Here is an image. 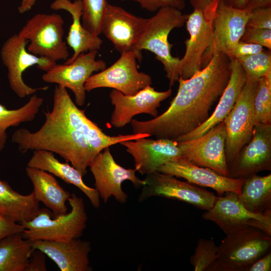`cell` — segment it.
<instances>
[{
    "instance_id": "cell-5",
    "label": "cell",
    "mask_w": 271,
    "mask_h": 271,
    "mask_svg": "<svg viewBox=\"0 0 271 271\" xmlns=\"http://www.w3.org/2000/svg\"><path fill=\"white\" fill-rule=\"evenodd\" d=\"M68 202L71 210L64 214L54 216L48 208L40 209L33 219L21 223L24 227L22 236L30 241H64L79 238L87 221L84 200L73 193Z\"/></svg>"
},
{
    "instance_id": "cell-40",
    "label": "cell",
    "mask_w": 271,
    "mask_h": 271,
    "mask_svg": "<svg viewBox=\"0 0 271 271\" xmlns=\"http://www.w3.org/2000/svg\"><path fill=\"white\" fill-rule=\"evenodd\" d=\"M46 254L38 249L33 251L25 271H46Z\"/></svg>"
},
{
    "instance_id": "cell-25",
    "label": "cell",
    "mask_w": 271,
    "mask_h": 271,
    "mask_svg": "<svg viewBox=\"0 0 271 271\" xmlns=\"http://www.w3.org/2000/svg\"><path fill=\"white\" fill-rule=\"evenodd\" d=\"M27 166L46 171L65 183L75 186L86 196L95 208L99 207L100 198L95 188L87 186L78 170L67 162H60L53 153L46 150L33 151Z\"/></svg>"
},
{
    "instance_id": "cell-38",
    "label": "cell",
    "mask_w": 271,
    "mask_h": 271,
    "mask_svg": "<svg viewBox=\"0 0 271 271\" xmlns=\"http://www.w3.org/2000/svg\"><path fill=\"white\" fill-rule=\"evenodd\" d=\"M263 50V47L259 45L240 41L228 56L231 59H237L259 53Z\"/></svg>"
},
{
    "instance_id": "cell-42",
    "label": "cell",
    "mask_w": 271,
    "mask_h": 271,
    "mask_svg": "<svg viewBox=\"0 0 271 271\" xmlns=\"http://www.w3.org/2000/svg\"><path fill=\"white\" fill-rule=\"evenodd\" d=\"M271 7V0H249L244 9L251 11L254 9Z\"/></svg>"
},
{
    "instance_id": "cell-17",
    "label": "cell",
    "mask_w": 271,
    "mask_h": 271,
    "mask_svg": "<svg viewBox=\"0 0 271 271\" xmlns=\"http://www.w3.org/2000/svg\"><path fill=\"white\" fill-rule=\"evenodd\" d=\"M250 12L246 9L233 8L219 1L213 20L212 42L203 57L202 68L216 52L229 56L240 40Z\"/></svg>"
},
{
    "instance_id": "cell-23",
    "label": "cell",
    "mask_w": 271,
    "mask_h": 271,
    "mask_svg": "<svg viewBox=\"0 0 271 271\" xmlns=\"http://www.w3.org/2000/svg\"><path fill=\"white\" fill-rule=\"evenodd\" d=\"M246 81L245 72L236 59H231V74L217 106L208 119L190 132L178 138L180 142L199 137L223 121L233 108Z\"/></svg>"
},
{
    "instance_id": "cell-14",
    "label": "cell",
    "mask_w": 271,
    "mask_h": 271,
    "mask_svg": "<svg viewBox=\"0 0 271 271\" xmlns=\"http://www.w3.org/2000/svg\"><path fill=\"white\" fill-rule=\"evenodd\" d=\"M202 217L214 222L226 234L243 227H252L271 235V213L257 214L246 209L237 194L227 192L218 196L213 206Z\"/></svg>"
},
{
    "instance_id": "cell-20",
    "label": "cell",
    "mask_w": 271,
    "mask_h": 271,
    "mask_svg": "<svg viewBox=\"0 0 271 271\" xmlns=\"http://www.w3.org/2000/svg\"><path fill=\"white\" fill-rule=\"evenodd\" d=\"M121 142L127 153L134 160V169L142 175L157 171L165 163L182 158L181 150L176 141L167 139H148Z\"/></svg>"
},
{
    "instance_id": "cell-15",
    "label": "cell",
    "mask_w": 271,
    "mask_h": 271,
    "mask_svg": "<svg viewBox=\"0 0 271 271\" xmlns=\"http://www.w3.org/2000/svg\"><path fill=\"white\" fill-rule=\"evenodd\" d=\"M97 54V50L89 51L80 54L69 64H56L43 75L42 80L69 89L75 96L76 104L82 106L86 99V81L94 72L106 67L105 61L96 60Z\"/></svg>"
},
{
    "instance_id": "cell-41",
    "label": "cell",
    "mask_w": 271,
    "mask_h": 271,
    "mask_svg": "<svg viewBox=\"0 0 271 271\" xmlns=\"http://www.w3.org/2000/svg\"><path fill=\"white\" fill-rule=\"evenodd\" d=\"M271 251L269 250L260 257L248 268L247 271H270Z\"/></svg>"
},
{
    "instance_id": "cell-11",
    "label": "cell",
    "mask_w": 271,
    "mask_h": 271,
    "mask_svg": "<svg viewBox=\"0 0 271 271\" xmlns=\"http://www.w3.org/2000/svg\"><path fill=\"white\" fill-rule=\"evenodd\" d=\"M138 201L157 196L176 199L205 211L210 209L217 197L213 193L174 176L154 172L146 175Z\"/></svg>"
},
{
    "instance_id": "cell-30",
    "label": "cell",
    "mask_w": 271,
    "mask_h": 271,
    "mask_svg": "<svg viewBox=\"0 0 271 271\" xmlns=\"http://www.w3.org/2000/svg\"><path fill=\"white\" fill-rule=\"evenodd\" d=\"M43 102L42 97L33 94L27 102L17 109H9L0 104V152L7 141V129L34 120Z\"/></svg>"
},
{
    "instance_id": "cell-18",
    "label": "cell",
    "mask_w": 271,
    "mask_h": 271,
    "mask_svg": "<svg viewBox=\"0 0 271 271\" xmlns=\"http://www.w3.org/2000/svg\"><path fill=\"white\" fill-rule=\"evenodd\" d=\"M172 93L171 88L165 91H158L148 85L132 95H125L112 89L109 93L114 109L111 115L110 124L116 128H122L129 123L137 114L146 113L155 117L158 115V108L163 101Z\"/></svg>"
},
{
    "instance_id": "cell-31",
    "label": "cell",
    "mask_w": 271,
    "mask_h": 271,
    "mask_svg": "<svg viewBox=\"0 0 271 271\" xmlns=\"http://www.w3.org/2000/svg\"><path fill=\"white\" fill-rule=\"evenodd\" d=\"M253 115L255 124H271V72L258 80Z\"/></svg>"
},
{
    "instance_id": "cell-32",
    "label": "cell",
    "mask_w": 271,
    "mask_h": 271,
    "mask_svg": "<svg viewBox=\"0 0 271 271\" xmlns=\"http://www.w3.org/2000/svg\"><path fill=\"white\" fill-rule=\"evenodd\" d=\"M242 67L247 79L258 80L271 72L270 50L236 59Z\"/></svg>"
},
{
    "instance_id": "cell-33",
    "label": "cell",
    "mask_w": 271,
    "mask_h": 271,
    "mask_svg": "<svg viewBox=\"0 0 271 271\" xmlns=\"http://www.w3.org/2000/svg\"><path fill=\"white\" fill-rule=\"evenodd\" d=\"M82 24L91 33L99 36L102 18L107 3L106 0H81Z\"/></svg>"
},
{
    "instance_id": "cell-3",
    "label": "cell",
    "mask_w": 271,
    "mask_h": 271,
    "mask_svg": "<svg viewBox=\"0 0 271 271\" xmlns=\"http://www.w3.org/2000/svg\"><path fill=\"white\" fill-rule=\"evenodd\" d=\"M187 18L188 15L173 7L160 9L154 16L148 18L144 31L132 50L139 61L142 59L143 50L154 53L155 58L163 65L170 87L180 76V59L172 55L173 45L169 43L168 37L173 29L183 27Z\"/></svg>"
},
{
    "instance_id": "cell-36",
    "label": "cell",
    "mask_w": 271,
    "mask_h": 271,
    "mask_svg": "<svg viewBox=\"0 0 271 271\" xmlns=\"http://www.w3.org/2000/svg\"><path fill=\"white\" fill-rule=\"evenodd\" d=\"M246 27L271 30V7L250 11Z\"/></svg>"
},
{
    "instance_id": "cell-29",
    "label": "cell",
    "mask_w": 271,
    "mask_h": 271,
    "mask_svg": "<svg viewBox=\"0 0 271 271\" xmlns=\"http://www.w3.org/2000/svg\"><path fill=\"white\" fill-rule=\"evenodd\" d=\"M34 250L31 241L21 233L0 239V271H25Z\"/></svg>"
},
{
    "instance_id": "cell-26",
    "label": "cell",
    "mask_w": 271,
    "mask_h": 271,
    "mask_svg": "<svg viewBox=\"0 0 271 271\" xmlns=\"http://www.w3.org/2000/svg\"><path fill=\"white\" fill-rule=\"evenodd\" d=\"M25 170L33 184L36 199L51 210L54 216L67 213L66 202L71 194L62 187L52 174L28 166Z\"/></svg>"
},
{
    "instance_id": "cell-2",
    "label": "cell",
    "mask_w": 271,
    "mask_h": 271,
    "mask_svg": "<svg viewBox=\"0 0 271 271\" xmlns=\"http://www.w3.org/2000/svg\"><path fill=\"white\" fill-rule=\"evenodd\" d=\"M43 112L45 120L38 130L19 128L13 133L12 141L22 153L35 150L56 153L85 176L97 154L81 127L84 111L77 107L65 88L57 85L51 111Z\"/></svg>"
},
{
    "instance_id": "cell-12",
    "label": "cell",
    "mask_w": 271,
    "mask_h": 271,
    "mask_svg": "<svg viewBox=\"0 0 271 271\" xmlns=\"http://www.w3.org/2000/svg\"><path fill=\"white\" fill-rule=\"evenodd\" d=\"M225 140V125L222 121L199 137L177 142L182 158L227 176Z\"/></svg>"
},
{
    "instance_id": "cell-7",
    "label": "cell",
    "mask_w": 271,
    "mask_h": 271,
    "mask_svg": "<svg viewBox=\"0 0 271 271\" xmlns=\"http://www.w3.org/2000/svg\"><path fill=\"white\" fill-rule=\"evenodd\" d=\"M219 2L212 3L204 10L194 9L188 15L185 24L189 38L185 42V53L180 62V76L183 79L202 68L203 57L212 42L213 20Z\"/></svg>"
},
{
    "instance_id": "cell-13",
    "label": "cell",
    "mask_w": 271,
    "mask_h": 271,
    "mask_svg": "<svg viewBox=\"0 0 271 271\" xmlns=\"http://www.w3.org/2000/svg\"><path fill=\"white\" fill-rule=\"evenodd\" d=\"M89 168L94 179L95 189L105 203L111 196L121 204L127 201L128 196L121 188L125 181H130L136 187L145 184L144 180L137 177L134 169H126L115 161L109 147L97 154Z\"/></svg>"
},
{
    "instance_id": "cell-1",
    "label": "cell",
    "mask_w": 271,
    "mask_h": 271,
    "mask_svg": "<svg viewBox=\"0 0 271 271\" xmlns=\"http://www.w3.org/2000/svg\"><path fill=\"white\" fill-rule=\"evenodd\" d=\"M231 59L222 52L213 54L207 64L192 76L178 80L176 95L168 108L152 119L130 121L133 133L176 141L195 130L210 116L231 74Z\"/></svg>"
},
{
    "instance_id": "cell-39",
    "label": "cell",
    "mask_w": 271,
    "mask_h": 271,
    "mask_svg": "<svg viewBox=\"0 0 271 271\" xmlns=\"http://www.w3.org/2000/svg\"><path fill=\"white\" fill-rule=\"evenodd\" d=\"M24 226L0 213V239L13 233H22Z\"/></svg>"
},
{
    "instance_id": "cell-37",
    "label": "cell",
    "mask_w": 271,
    "mask_h": 271,
    "mask_svg": "<svg viewBox=\"0 0 271 271\" xmlns=\"http://www.w3.org/2000/svg\"><path fill=\"white\" fill-rule=\"evenodd\" d=\"M125 1V0H122ZM140 4L141 7L150 12H155L160 9L171 7L180 10L185 7L184 0H132Z\"/></svg>"
},
{
    "instance_id": "cell-21",
    "label": "cell",
    "mask_w": 271,
    "mask_h": 271,
    "mask_svg": "<svg viewBox=\"0 0 271 271\" xmlns=\"http://www.w3.org/2000/svg\"><path fill=\"white\" fill-rule=\"evenodd\" d=\"M157 171L184 178L193 184L213 189L219 196L227 192L239 195L244 180L221 175L209 168L197 166L182 158L165 163Z\"/></svg>"
},
{
    "instance_id": "cell-9",
    "label": "cell",
    "mask_w": 271,
    "mask_h": 271,
    "mask_svg": "<svg viewBox=\"0 0 271 271\" xmlns=\"http://www.w3.org/2000/svg\"><path fill=\"white\" fill-rule=\"evenodd\" d=\"M29 41L16 34L4 43L1 51L3 64L8 69V78L11 88L20 98H24L35 93L38 90H46L48 86L33 88L24 81L23 74L34 65L41 70H49L56 62L44 57L35 55L27 48Z\"/></svg>"
},
{
    "instance_id": "cell-44",
    "label": "cell",
    "mask_w": 271,
    "mask_h": 271,
    "mask_svg": "<svg viewBox=\"0 0 271 271\" xmlns=\"http://www.w3.org/2000/svg\"><path fill=\"white\" fill-rule=\"evenodd\" d=\"M37 0H22L18 10L20 14L30 11L35 5Z\"/></svg>"
},
{
    "instance_id": "cell-24",
    "label": "cell",
    "mask_w": 271,
    "mask_h": 271,
    "mask_svg": "<svg viewBox=\"0 0 271 271\" xmlns=\"http://www.w3.org/2000/svg\"><path fill=\"white\" fill-rule=\"evenodd\" d=\"M54 10H65L71 15L72 23L70 26L66 43L73 51V54L68 58L65 64L72 62L81 53L89 51H98L102 44L99 36L86 30L80 20L82 16V3L81 0H54L50 5Z\"/></svg>"
},
{
    "instance_id": "cell-22",
    "label": "cell",
    "mask_w": 271,
    "mask_h": 271,
    "mask_svg": "<svg viewBox=\"0 0 271 271\" xmlns=\"http://www.w3.org/2000/svg\"><path fill=\"white\" fill-rule=\"evenodd\" d=\"M34 249L44 252L61 271H91L89 254L90 242L78 238L58 241L45 240L31 241Z\"/></svg>"
},
{
    "instance_id": "cell-6",
    "label": "cell",
    "mask_w": 271,
    "mask_h": 271,
    "mask_svg": "<svg viewBox=\"0 0 271 271\" xmlns=\"http://www.w3.org/2000/svg\"><path fill=\"white\" fill-rule=\"evenodd\" d=\"M64 21L58 14H37L29 19L18 34L28 40L31 53L55 62L68 59L69 54L63 37Z\"/></svg>"
},
{
    "instance_id": "cell-34",
    "label": "cell",
    "mask_w": 271,
    "mask_h": 271,
    "mask_svg": "<svg viewBox=\"0 0 271 271\" xmlns=\"http://www.w3.org/2000/svg\"><path fill=\"white\" fill-rule=\"evenodd\" d=\"M218 246L212 239L200 238L197 241L194 253L190 257V263L195 271H206L216 260Z\"/></svg>"
},
{
    "instance_id": "cell-10",
    "label": "cell",
    "mask_w": 271,
    "mask_h": 271,
    "mask_svg": "<svg viewBox=\"0 0 271 271\" xmlns=\"http://www.w3.org/2000/svg\"><path fill=\"white\" fill-rule=\"evenodd\" d=\"M136 54L129 51L120 54L111 66L92 74L86 81L84 88L90 92L99 88H110L125 95H132L152 84L150 75L138 70Z\"/></svg>"
},
{
    "instance_id": "cell-19",
    "label": "cell",
    "mask_w": 271,
    "mask_h": 271,
    "mask_svg": "<svg viewBox=\"0 0 271 271\" xmlns=\"http://www.w3.org/2000/svg\"><path fill=\"white\" fill-rule=\"evenodd\" d=\"M148 19L107 3L101 22V32L120 54L132 51L143 34Z\"/></svg>"
},
{
    "instance_id": "cell-43",
    "label": "cell",
    "mask_w": 271,
    "mask_h": 271,
    "mask_svg": "<svg viewBox=\"0 0 271 271\" xmlns=\"http://www.w3.org/2000/svg\"><path fill=\"white\" fill-rule=\"evenodd\" d=\"M220 0H189L193 9L204 10L212 3Z\"/></svg>"
},
{
    "instance_id": "cell-8",
    "label": "cell",
    "mask_w": 271,
    "mask_h": 271,
    "mask_svg": "<svg viewBox=\"0 0 271 271\" xmlns=\"http://www.w3.org/2000/svg\"><path fill=\"white\" fill-rule=\"evenodd\" d=\"M258 80L247 79L234 105L223 120L227 166L250 140L255 125L253 102Z\"/></svg>"
},
{
    "instance_id": "cell-28",
    "label": "cell",
    "mask_w": 271,
    "mask_h": 271,
    "mask_svg": "<svg viewBox=\"0 0 271 271\" xmlns=\"http://www.w3.org/2000/svg\"><path fill=\"white\" fill-rule=\"evenodd\" d=\"M237 198L249 212L257 214L271 213V174H254L244 179Z\"/></svg>"
},
{
    "instance_id": "cell-35",
    "label": "cell",
    "mask_w": 271,
    "mask_h": 271,
    "mask_svg": "<svg viewBox=\"0 0 271 271\" xmlns=\"http://www.w3.org/2000/svg\"><path fill=\"white\" fill-rule=\"evenodd\" d=\"M240 41L258 44L271 50V30L246 27Z\"/></svg>"
},
{
    "instance_id": "cell-16",
    "label": "cell",
    "mask_w": 271,
    "mask_h": 271,
    "mask_svg": "<svg viewBox=\"0 0 271 271\" xmlns=\"http://www.w3.org/2000/svg\"><path fill=\"white\" fill-rule=\"evenodd\" d=\"M271 170V124H255L250 140L228 165L227 177L245 179Z\"/></svg>"
},
{
    "instance_id": "cell-27",
    "label": "cell",
    "mask_w": 271,
    "mask_h": 271,
    "mask_svg": "<svg viewBox=\"0 0 271 271\" xmlns=\"http://www.w3.org/2000/svg\"><path fill=\"white\" fill-rule=\"evenodd\" d=\"M39 203L33 192L21 194L0 179V213L6 217L20 224L28 221L39 211Z\"/></svg>"
},
{
    "instance_id": "cell-4",
    "label": "cell",
    "mask_w": 271,
    "mask_h": 271,
    "mask_svg": "<svg viewBox=\"0 0 271 271\" xmlns=\"http://www.w3.org/2000/svg\"><path fill=\"white\" fill-rule=\"evenodd\" d=\"M225 234L218 246L217 259L206 271H247L270 250L271 235L257 228L243 227Z\"/></svg>"
},
{
    "instance_id": "cell-45",
    "label": "cell",
    "mask_w": 271,
    "mask_h": 271,
    "mask_svg": "<svg viewBox=\"0 0 271 271\" xmlns=\"http://www.w3.org/2000/svg\"><path fill=\"white\" fill-rule=\"evenodd\" d=\"M224 4L233 8L244 9L249 0H221Z\"/></svg>"
}]
</instances>
